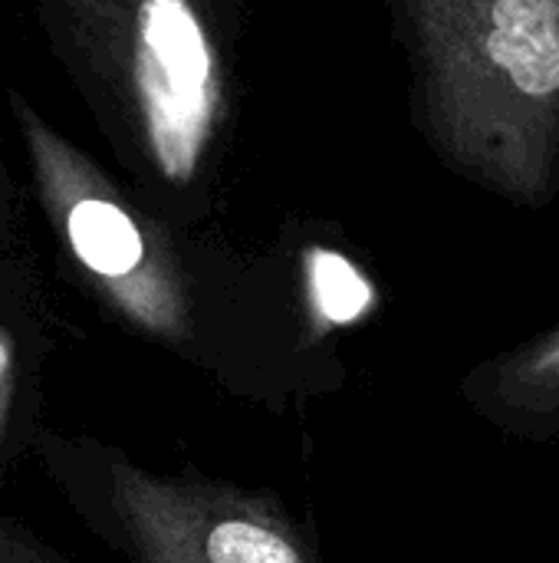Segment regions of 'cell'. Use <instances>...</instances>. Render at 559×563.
<instances>
[{"mask_svg":"<svg viewBox=\"0 0 559 563\" xmlns=\"http://www.w3.org/2000/svg\"><path fill=\"white\" fill-rule=\"evenodd\" d=\"M422 132L481 188L559 191V0H402Z\"/></svg>","mask_w":559,"mask_h":563,"instance_id":"1","label":"cell"},{"mask_svg":"<svg viewBox=\"0 0 559 563\" xmlns=\"http://www.w3.org/2000/svg\"><path fill=\"white\" fill-rule=\"evenodd\" d=\"M13 112L23 122L40 201L72 261L125 323L185 350L194 336L191 297L161 234L23 99H13Z\"/></svg>","mask_w":559,"mask_h":563,"instance_id":"2","label":"cell"},{"mask_svg":"<svg viewBox=\"0 0 559 563\" xmlns=\"http://www.w3.org/2000/svg\"><path fill=\"white\" fill-rule=\"evenodd\" d=\"M105 505L132 563H323L267 492L109 459Z\"/></svg>","mask_w":559,"mask_h":563,"instance_id":"3","label":"cell"},{"mask_svg":"<svg viewBox=\"0 0 559 563\" xmlns=\"http://www.w3.org/2000/svg\"><path fill=\"white\" fill-rule=\"evenodd\" d=\"M138 135L168 185H191L224 119V69L198 0H112Z\"/></svg>","mask_w":559,"mask_h":563,"instance_id":"4","label":"cell"},{"mask_svg":"<svg viewBox=\"0 0 559 563\" xmlns=\"http://www.w3.org/2000/svg\"><path fill=\"white\" fill-rule=\"evenodd\" d=\"M478 416L511 435L544 439L559 432V323L530 343L478 366L465 379Z\"/></svg>","mask_w":559,"mask_h":563,"instance_id":"5","label":"cell"},{"mask_svg":"<svg viewBox=\"0 0 559 563\" xmlns=\"http://www.w3.org/2000/svg\"><path fill=\"white\" fill-rule=\"evenodd\" d=\"M13 389H16V353L10 336L0 327V445L7 439L10 412H13Z\"/></svg>","mask_w":559,"mask_h":563,"instance_id":"6","label":"cell"},{"mask_svg":"<svg viewBox=\"0 0 559 563\" xmlns=\"http://www.w3.org/2000/svg\"><path fill=\"white\" fill-rule=\"evenodd\" d=\"M0 563H63L59 558L40 551L36 544L16 538L13 531L0 528Z\"/></svg>","mask_w":559,"mask_h":563,"instance_id":"7","label":"cell"}]
</instances>
